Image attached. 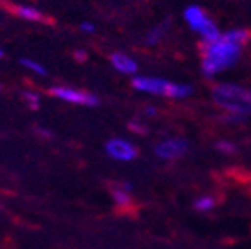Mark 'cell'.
<instances>
[{
	"label": "cell",
	"instance_id": "1",
	"mask_svg": "<svg viewBox=\"0 0 251 249\" xmlns=\"http://www.w3.org/2000/svg\"><path fill=\"white\" fill-rule=\"evenodd\" d=\"M250 40V31L244 28H232L222 31L215 40L206 42L201 52V70L204 77L215 78L230 70L239 61L241 52Z\"/></svg>",
	"mask_w": 251,
	"mask_h": 249
},
{
	"label": "cell",
	"instance_id": "2",
	"mask_svg": "<svg viewBox=\"0 0 251 249\" xmlns=\"http://www.w3.org/2000/svg\"><path fill=\"white\" fill-rule=\"evenodd\" d=\"M213 103L225 113H235L250 117L251 115V89L232 82H218L211 91Z\"/></svg>",
	"mask_w": 251,
	"mask_h": 249
},
{
	"label": "cell",
	"instance_id": "3",
	"mask_svg": "<svg viewBox=\"0 0 251 249\" xmlns=\"http://www.w3.org/2000/svg\"><path fill=\"white\" fill-rule=\"evenodd\" d=\"M133 87L140 93L152 94V96H164L169 100H187L192 94V86L185 82H173L162 77H150L140 75L133 78Z\"/></svg>",
	"mask_w": 251,
	"mask_h": 249
},
{
	"label": "cell",
	"instance_id": "4",
	"mask_svg": "<svg viewBox=\"0 0 251 249\" xmlns=\"http://www.w3.org/2000/svg\"><path fill=\"white\" fill-rule=\"evenodd\" d=\"M183 21L204 44L215 40L222 33L211 16L199 5H188L183 11Z\"/></svg>",
	"mask_w": 251,
	"mask_h": 249
},
{
	"label": "cell",
	"instance_id": "5",
	"mask_svg": "<svg viewBox=\"0 0 251 249\" xmlns=\"http://www.w3.org/2000/svg\"><path fill=\"white\" fill-rule=\"evenodd\" d=\"M188 152V141L185 138H166L155 147V155L162 160H175Z\"/></svg>",
	"mask_w": 251,
	"mask_h": 249
},
{
	"label": "cell",
	"instance_id": "6",
	"mask_svg": "<svg viewBox=\"0 0 251 249\" xmlns=\"http://www.w3.org/2000/svg\"><path fill=\"white\" fill-rule=\"evenodd\" d=\"M49 93L52 94L58 100L63 101L74 103V105H84V106H96L98 105V98L86 91H78V89H72V87H51Z\"/></svg>",
	"mask_w": 251,
	"mask_h": 249
},
{
	"label": "cell",
	"instance_id": "7",
	"mask_svg": "<svg viewBox=\"0 0 251 249\" xmlns=\"http://www.w3.org/2000/svg\"><path fill=\"white\" fill-rule=\"evenodd\" d=\"M105 148L106 153L114 160H119V162H131V160H134L138 157V148L131 141L124 140V138H112L105 145Z\"/></svg>",
	"mask_w": 251,
	"mask_h": 249
},
{
	"label": "cell",
	"instance_id": "8",
	"mask_svg": "<svg viewBox=\"0 0 251 249\" xmlns=\"http://www.w3.org/2000/svg\"><path fill=\"white\" fill-rule=\"evenodd\" d=\"M110 63L121 74L134 75L138 72V63L129 54H124V52H114V54L110 56Z\"/></svg>",
	"mask_w": 251,
	"mask_h": 249
},
{
	"label": "cell",
	"instance_id": "9",
	"mask_svg": "<svg viewBox=\"0 0 251 249\" xmlns=\"http://www.w3.org/2000/svg\"><path fill=\"white\" fill-rule=\"evenodd\" d=\"M131 187L129 183H122L119 187L112 188V199L119 207H129L131 206Z\"/></svg>",
	"mask_w": 251,
	"mask_h": 249
},
{
	"label": "cell",
	"instance_id": "10",
	"mask_svg": "<svg viewBox=\"0 0 251 249\" xmlns=\"http://www.w3.org/2000/svg\"><path fill=\"white\" fill-rule=\"evenodd\" d=\"M14 14H18L20 18L28 20V21H42L44 20L42 12L35 7H30V5H16Z\"/></svg>",
	"mask_w": 251,
	"mask_h": 249
},
{
	"label": "cell",
	"instance_id": "11",
	"mask_svg": "<svg viewBox=\"0 0 251 249\" xmlns=\"http://www.w3.org/2000/svg\"><path fill=\"white\" fill-rule=\"evenodd\" d=\"M168 30H169L168 23H161V25H157V26H152V30L147 33V44L157 46L159 42H162L166 33H168Z\"/></svg>",
	"mask_w": 251,
	"mask_h": 249
},
{
	"label": "cell",
	"instance_id": "12",
	"mask_svg": "<svg viewBox=\"0 0 251 249\" xmlns=\"http://www.w3.org/2000/svg\"><path fill=\"white\" fill-rule=\"evenodd\" d=\"M216 206V199L213 195H199L194 202V209L199 211V213H209Z\"/></svg>",
	"mask_w": 251,
	"mask_h": 249
},
{
	"label": "cell",
	"instance_id": "13",
	"mask_svg": "<svg viewBox=\"0 0 251 249\" xmlns=\"http://www.w3.org/2000/svg\"><path fill=\"white\" fill-rule=\"evenodd\" d=\"M216 150L225 153V155H232V153L237 152V147H235V143H232L228 140H220L216 141Z\"/></svg>",
	"mask_w": 251,
	"mask_h": 249
},
{
	"label": "cell",
	"instance_id": "14",
	"mask_svg": "<svg viewBox=\"0 0 251 249\" xmlns=\"http://www.w3.org/2000/svg\"><path fill=\"white\" fill-rule=\"evenodd\" d=\"M21 65L25 66V68H28V70H31V72H35V74H39V75H46L47 72H46V68H44L40 63H37V61H31V59H21Z\"/></svg>",
	"mask_w": 251,
	"mask_h": 249
},
{
	"label": "cell",
	"instance_id": "15",
	"mask_svg": "<svg viewBox=\"0 0 251 249\" xmlns=\"http://www.w3.org/2000/svg\"><path fill=\"white\" fill-rule=\"evenodd\" d=\"M23 98H25V101H26V105L30 106L31 110H37L40 105V98L37 96L35 93H23Z\"/></svg>",
	"mask_w": 251,
	"mask_h": 249
},
{
	"label": "cell",
	"instance_id": "16",
	"mask_svg": "<svg viewBox=\"0 0 251 249\" xmlns=\"http://www.w3.org/2000/svg\"><path fill=\"white\" fill-rule=\"evenodd\" d=\"M224 121L227 122V124H243L244 121H246V117H243V115H235V113H224Z\"/></svg>",
	"mask_w": 251,
	"mask_h": 249
},
{
	"label": "cell",
	"instance_id": "17",
	"mask_svg": "<svg viewBox=\"0 0 251 249\" xmlns=\"http://www.w3.org/2000/svg\"><path fill=\"white\" fill-rule=\"evenodd\" d=\"M129 129H131V131H134V132H138V134H145V132H147V127H145V125H141V122H131Z\"/></svg>",
	"mask_w": 251,
	"mask_h": 249
},
{
	"label": "cell",
	"instance_id": "18",
	"mask_svg": "<svg viewBox=\"0 0 251 249\" xmlns=\"http://www.w3.org/2000/svg\"><path fill=\"white\" fill-rule=\"evenodd\" d=\"M80 30L86 31V33H94V30H96V26H94L93 23H87V21H86V23L80 25Z\"/></svg>",
	"mask_w": 251,
	"mask_h": 249
},
{
	"label": "cell",
	"instance_id": "19",
	"mask_svg": "<svg viewBox=\"0 0 251 249\" xmlns=\"http://www.w3.org/2000/svg\"><path fill=\"white\" fill-rule=\"evenodd\" d=\"M145 113H147V115H149V117H153V115H155V108H153V106H149Z\"/></svg>",
	"mask_w": 251,
	"mask_h": 249
},
{
	"label": "cell",
	"instance_id": "20",
	"mask_svg": "<svg viewBox=\"0 0 251 249\" xmlns=\"http://www.w3.org/2000/svg\"><path fill=\"white\" fill-rule=\"evenodd\" d=\"M75 56H77V59H86V52L84 51H77L75 52Z\"/></svg>",
	"mask_w": 251,
	"mask_h": 249
},
{
	"label": "cell",
	"instance_id": "21",
	"mask_svg": "<svg viewBox=\"0 0 251 249\" xmlns=\"http://www.w3.org/2000/svg\"><path fill=\"white\" fill-rule=\"evenodd\" d=\"M2 56H4V51H2V49H0V58H2Z\"/></svg>",
	"mask_w": 251,
	"mask_h": 249
}]
</instances>
